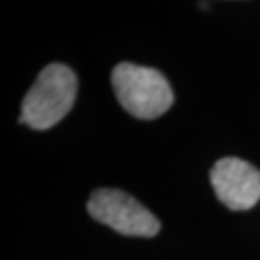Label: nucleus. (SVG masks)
Here are the masks:
<instances>
[{"instance_id": "7ed1b4c3", "label": "nucleus", "mask_w": 260, "mask_h": 260, "mask_svg": "<svg viewBox=\"0 0 260 260\" xmlns=\"http://www.w3.org/2000/svg\"><path fill=\"white\" fill-rule=\"evenodd\" d=\"M88 213L96 221L127 237H154L160 223L134 196L120 189H96L88 201Z\"/></svg>"}, {"instance_id": "f03ea898", "label": "nucleus", "mask_w": 260, "mask_h": 260, "mask_svg": "<svg viewBox=\"0 0 260 260\" xmlns=\"http://www.w3.org/2000/svg\"><path fill=\"white\" fill-rule=\"evenodd\" d=\"M112 86L120 105L135 118L152 120L173 107L174 95L164 75L154 68L120 63L112 71Z\"/></svg>"}, {"instance_id": "20e7f679", "label": "nucleus", "mask_w": 260, "mask_h": 260, "mask_svg": "<svg viewBox=\"0 0 260 260\" xmlns=\"http://www.w3.org/2000/svg\"><path fill=\"white\" fill-rule=\"evenodd\" d=\"M211 186L233 211L250 210L260 201V171L238 157H223L211 168Z\"/></svg>"}, {"instance_id": "f257e3e1", "label": "nucleus", "mask_w": 260, "mask_h": 260, "mask_svg": "<svg viewBox=\"0 0 260 260\" xmlns=\"http://www.w3.org/2000/svg\"><path fill=\"white\" fill-rule=\"evenodd\" d=\"M76 91V75L70 68L61 63L46 66L24 98L19 122L36 130L54 127L75 105Z\"/></svg>"}]
</instances>
